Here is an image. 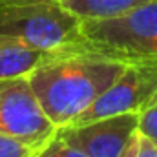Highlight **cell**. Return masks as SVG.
I'll return each mask as SVG.
<instances>
[{
  "label": "cell",
  "instance_id": "obj_1",
  "mask_svg": "<svg viewBox=\"0 0 157 157\" xmlns=\"http://www.w3.org/2000/svg\"><path fill=\"white\" fill-rule=\"evenodd\" d=\"M126 62L84 49L53 51L28 80L55 128L71 124L122 73Z\"/></svg>",
  "mask_w": 157,
  "mask_h": 157
},
{
  "label": "cell",
  "instance_id": "obj_2",
  "mask_svg": "<svg viewBox=\"0 0 157 157\" xmlns=\"http://www.w3.org/2000/svg\"><path fill=\"white\" fill-rule=\"evenodd\" d=\"M122 62L157 60V0L106 20H80L78 39L68 46Z\"/></svg>",
  "mask_w": 157,
  "mask_h": 157
},
{
  "label": "cell",
  "instance_id": "obj_3",
  "mask_svg": "<svg viewBox=\"0 0 157 157\" xmlns=\"http://www.w3.org/2000/svg\"><path fill=\"white\" fill-rule=\"evenodd\" d=\"M80 18L55 0H0V37L59 51L78 39Z\"/></svg>",
  "mask_w": 157,
  "mask_h": 157
},
{
  "label": "cell",
  "instance_id": "obj_4",
  "mask_svg": "<svg viewBox=\"0 0 157 157\" xmlns=\"http://www.w3.org/2000/svg\"><path fill=\"white\" fill-rule=\"evenodd\" d=\"M55 130L28 77L0 78V133L42 150L55 135Z\"/></svg>",
  "mask_w": 157,
  "mask_h": 157
},
{
  "label": "cell",
  "instance_id": "obj_5",
  "mask_svg": "<svg viewBox=\"0 0 157 157\" xmlns=\"http://www.w3.org/2000/svg\"><path fill=\"white\" fill-rule=\"evenodd\" d=\"M157 91V60H130L126 62L117 80L78 115L71 124L88 122L119 113L141 112ZM68 126V124H66Z\"/></svg>",
  "mask_w": 157,
  "mask_h": 157
},
{
  "label": "cell",
  "instance_id": "obj_6",
  "mask_svg": "<svg viewBox=\"0 0 157 157\" xmlns=\"http://www.w3.org/2000/svg\"><path fill=\"white\" fill-rule=\"evenodd\" d=\"M139 112L101 117L57 128V135L88 157H119L137 132Z\"/></svg>",
  "mask_w": 157,
  "mask_h": 157
},
{
  "label": "cell",
  "instance_id": "obj_7",
  "mask_svg": "<svg viewBox=\"0 0 157 157\" xmlns=\"http://www.w3.org/2000/svg\"><path fill=\"white\" fill-rule=\"evenodd\" d=\"M51 53L20 40L0 37V78L28 77Z\"/></svg>",
  "mask_w": 157,
  "mask_h": 157
},
{
  "label": "cell",
  "instance_id": "obj_8",
  "mask_svg": "<svg viewBox=\"0 0 157 157\" xmlns=\"http://www.w3.org/2000/svg\"><path fill=\"white\" fill-rule=\"evenodd\" d=\"M80 20H106L121 17L148 0H55Z\"/></svg>",
  "mask_w": 157,
  "mask_h": 157
},
{
  "label": "cell",
  "instance_id": "obj_9",
  "mask_svg": "<svg viewBox=\"0 0 157 157\" xmlns=\"http://www.w3.org/2000/svg\"><path fill=\"white\" fill-rule=\"evenodd\" d=\"M39 148L26 144L11 135L0 133V157H37Z\"/></svg>",
  "mask_w": 157,
  "mask_h": 157
},
{
  "label": "cell",
  "instance_id": "obj_10",
  "mask_svg": "<svg viewBox=\"0 0 157 157\" xmlns=\"http://www.w3.org/2000/svg\"><path fill=\"white\" fill-rule=\"evenodd\" d=\"M57 132V130H55ZM40 157H88L82 150H78L77 146L66 143L64 139H60L57 133L46 143V146L39 152Z\"/></svg>",
  "mask_w": 157,
  "mask_h": 157
},
{
  "label": "cell",
  "instance_id": "obj_11",
  "mask_svg": "<svg viewBox=\"0 0 157 157\" xmlns=\"http://www.w3.org/2000/svg\"><path fill=\"white\" fill-rule=\"evenodd\" d=\"M119 157H157V144L146 139L143 133L135 132Z\"/></svg>",
  "mask_w": 157,
  "mask_h": 157
},
{
  "label": "cell",
  "instance_id": "obj_12",
  "mask_svg": "<svg viewBox=\"0 0 157 157\" xmlns=\"http://www.w3.org/2000/svg\"><path fill=\"white\" fill-rule=\"evenodd\" d=\"M137 132L143 133L146 139H150L154 144H157V102L146 104L139 112Z\"/></svg>",
  "mask_w": 157,
  "mask_h": 157
},
{
  "label": "cell",
  "instance_id": "obj_13",
  "mask_svg": "<svg viewBox=\"0 0 157 157\" xmlns=\"http://www.w3.org/2000/svg\"><path fill=\"white\" fill-rule=\"evenodd\" d=\"M152 102H157V91H155V93H154V97L150 99V102H148V104H152Z\"/></svg>",
  "mask_w": 157,
  "mask_h": 157
},
{
  "label": "cell",
  "instance_id": "obj_14",
  "mask_svg": "<svg viewBox=\"0 0 157 157\" xmlns=\"http://www.w3.org/2000/svg\"><path fill=\"white\" fill-rule=\"evenodd\" d=\"M37 157H40V155H37Z\"/></svg>",
  "mask_w": 157,
  "mask_h": 157
}]
</instances>
